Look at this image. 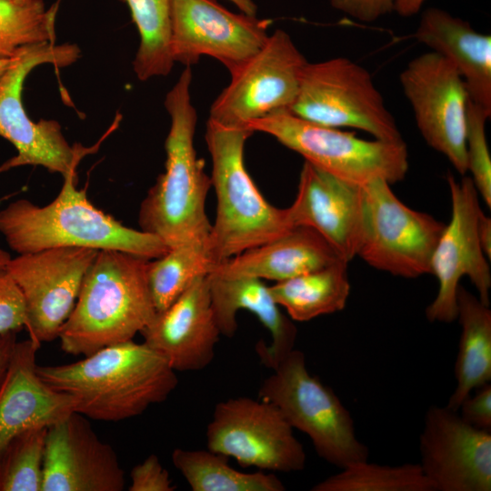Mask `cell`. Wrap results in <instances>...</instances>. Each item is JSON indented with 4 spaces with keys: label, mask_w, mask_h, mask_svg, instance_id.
<instances>
[{
    "label": "cell",
    "mask_w": 491,
    "mask_h": 491,
    "mask_svg": "<svg viewBox=\"0 0 491 491\" xmlns=\"http://www.w3.org/2000/svg\"><path fill=\"white\" fill-rule=\"evenodd\" d=\"M39 376L71 396L75 412L88 419L119 422L165 401L178 384L167 360L133 340L101 348L74 363L37 366Z\"/></svg>",
    "instance_id": "cell-1"
},
{
    "label": "cell",
    "mask_w": 491,
    "mask_h": 491,
    "mask_svg": "<svg viewBox=\"0 0 491 491\" xmlns=\"http://www.w3.org/2000/svg\"><path fill=\"white\" fill-rule=\"evenodd\" d=\"M191 66H185L165 95L170 128L165 142V172L148 190L138 215L141 230L157 236L169 248L182 245L208 248L212 227L205 206L212 182L195 148L197 114L191 100Z\"/></svg>",
    "instance_id": "cell-2"
},
{
    "label": "cell",
    "mask_w": 491,
    "mask_h": 491,
    "mask_svg": "<svg viewBox=\"0 0 491 491\" xmlns=\"http://www.w3.org/2000/svg\"><path fill=\"white\" fill-rule=\"evenodd\" d=\"M63 177L60 192L46 205L17 199L0 210V233L18 255L79 246L155 259L170 249L157 236L127 227L94 206L85 190L77 188L76 171Z\"/></svg>",
    "instance_id": "cell-3"
},
{
    "label": "cell",
    "mask_w": 491,
    "mask_h": 491,
    "mask_svg": "<svg viewBox=\"0 0 491 491\" xmlns=\"http://www.w3.org/2000/svg\"><path fill=\"white\" fill-rule=\"evenodd\" d=\"M147 258L119 250H98L74 308L62 326L61 349L89 356L133 340L156 310L148 286Z\"/></svg>",
    "instance_id": "cell-4"
},
{
    "label": "cell",
    "mask_w": 491,
    "mask_h": 491,
    "mask_svg": "<svg viewBox=\"0 0 491 491\" xmlns=\"http://www.w3.org/2000/svg\"><path fill=\"white\" fill-rule=\"evenodd\" d=\"M253 134L246 126L222 125L210 119L206 123L211 182L216 195L208 252L215 266L293 228L286 209L269 204L246 168L245 145Z\"/></svg>",
    "instance_id": "cell-5"
},
{
    "label": "cell",
    "mask_w": 491,
    "mask_h": 491,
    "mask_svg": "<svg viewBox=\"0 0 491 491\" xmlns=\"http://www.w3.org/2000/svg\"><path fill=\"white\" fill-rule=\"evenodd\" d=\"M258 398L275 405L295 429L306 434L318 456L342 469L368 459L354 420L335 392L312 376L305 354L293 349L273 369Z\"/></svg>",
    "instance_id": "cell-6"
},
{
    "label": "cell",
    "mask_w": 491,
    "mask_h": 491,
    "mask_svg": "<svg viewBox=\"0 0 491 491\" xmlns=\"http://www.w3.org/2000/svg\"><path fill=\"white\" fill-rule=\"evenodd\" d=\"M246 128L262 132L301 155L305 161L347 182L364 185L384 179L402 181L409 167L404 140H366L354 132L317 125L289 111H279L249 122Z\"/></svg>",
    "instance_id": "cell-7"
},
{
    "label": "cell",
    "mask_w": 491,
    "mask_h": 491,
    "mask_svg": "<svg viewBox=\"0 0 491 491\" xmlns=\"http://www.w3.org/2000/svg\"><path fill=\"white\" fill-rule=\"evenodd\" d=\"M80 56L75 44L43 43L21 48L11 58L0 81V136L9 141L17 155L0 165V173L22 165H39L63 176L76 171L80 160L91 148L70 145L55 120L34 122L22 103L24 82L38 65L68 66Z\"/></svg>",
    "instance_id": "cell-8"
},
{
    "label": "cell",
    "mask_w": 491,
    "mask_h": 491,
    "mask_svg": "<svg viewBox=\"0 0 491 491\" xmlns=\"http://www.w3.org/2000/svg\"><path fill=\"white\" fill-rule=\"evenodd\" d=\"M289 112L325 126L356 128L379 140H403L371 74L346 57L307 62Z\"/></svg>",
    "instance_id": "cell-9"
},
{
    "label": "cell",
    "mask_w": 491,
    "mask_h": 491,
    "mask_svg": "<svg viewBox=\"0 0 491 491\" xmlns=\"http://www.w3.org/2000/svg\"><path fill=\"white\" fill-rule=\"evenodd\" d=\"M361 233L356 256L370 266L405 278L431 274L446 224L400 201L384 179L361 185Z\"/></svg>",
    "instance_id": "cell-10"
},
{
    "label": "cell",
    "mask_w": 491,
    "mask_h": 491,
    "mask_svg": "<svg viewBox=\"0 0 491 491\" xmlns=\"http://www.w3.org/2000/svg\"><path fill=\"white\" fill-rule=\"evenodd\" d=\"M207 449L243 467L291 473L306 466L305 449L280 410L261 398L217 403L206 428Z\"/></svg>",
    "instance_id": "cell-11"
},
{
    "label": "cell",
    "mask_w": 491,
    "mask_h": 491,
    "mask_svg": "<svg viewBox=\"0 0 491 491\" xmlns=\"http://www.w3.org/2000/svg\"><path fill=\"white\" fill-rule=\"evenodd\" d=\"M399 81L422 137L460 175H466L470 97L455 65L430 51L410 60L401 71Z\"/></svg>",
    "instance_id": "cell-12"
},
{
    "label": "cell",
    "mask_w": 491,
    "mask_h": 491,
    "mask_svg": "<svg viewBox=\"0 0 491 491\" xmlns=\"http://www.w3.org/2000/svg\"><path fill=\"white\" fill-rule=\"evenodd\" d=\"M307 62L291 36L276 30L252 58L230 75L229 84L210 107L208 119L246 126L271 114L289 111Z\"/></svg>",
    "instance_id": "cell-13"
},
{
    "label": "cell",
    "mask_w": 491,
    "mask_h": 491,
    "mask_svg": "<svg viewBox=\"0 0 491 491\" xmlns=\"http://www.w3.org/2000/svg\"><path fill=\"white\" fill-rule=\"evenodd\" d=\"M451 219L436 244L431 260V275L439 284L436 296L426 309L430 322L456 320L457 290L467 276L478 293L479 300L490 304L491 273L488 259L477 236V219L482 210L478 192L470 176L457 181L448 173Z\"/></svg>",
    "instance_id": "cell-14"
},
{
    "label": "cell",
    "mask_w": 491,
    "mask_h": 491,
    "mask_svg": "<svg viewBox=\"0 0 491 491\" xmlns=\"http://www.w3.org/2000/svg\"><path fill=\"white\" fill-rule=\"evenodd\" d=\"M97 252L63 246L10 259L5 268L22 294L30 338L39 344L58 338Z\"/></svg>",
    "instance_id": "cell-15"
},
{
    "label": "cell",
    "mask_w": 491,
    "mask_h": 491,
    "mask_svg": "<svg viewBox=\"0 0 491 491\" xmlns=\"http://www.w3.org/2000/svg\"><path fill=\"white\" fill-rule=\"evenodd\" d=\"M271 24L233 13L215 0H171V55L185 66L211 56L232 75L264 46Z\"/></svg>",
    "instance_id": "cell-16"
},
{
    "label": "cell",
    "mask_w": 491,
    "mask_h": 491,
    "mask_svg": "<svg viewBox=\"0 0 491 491\" xmlns=\"http://www.w3.org/2000/svg\"><path fill=\"white\" fill-rule=\"evenodd\" d=\"M420 466L434 491L491 490V431L448 406H430L419 436Z\"/></svg>",
    "instance_id": "cell-17"
},
{
    "label": "cell",
    "mask_w": 491,
    "mask_h": 491,
    "mask_svg": "<svg viewBox=\"0 0 491 491\" xmlns=\"http://www.w3.org/2000/svg\"><path fill=\"white\" fill-rule=\"evenodd\" d=\"M87 419L73 412L47 428L42 491L124 490L116 453Z\"/></svg>",
    "instance_id": "cell-18"
},
{
    "label": "cell",
    "mask_w": 491,
    "mask_h": 491,
    "mask_svg": "<svg viewBox=\"0 0 491 491\" xmlns=\"http://www.w3.org/2000/svg\"><path fill=\"white\" fill-rule=\"evenodd\" d=\"M175 372L199 371L215 357L221 332L211 304L207 275L200 276L140 332Z\"/></svg>",
    "instance_id": "cell-19"
},
{
    "label": "cell",
    "mask_w": 491,
    "mask_h": 491,
    "mask_svg": "<svg viewBox=\"0 0 491 491\" xmlns=\"http://www.w3.org/2000/svg\"><path fill=\"white\" fill-rule=\"evenodd\" d=\"M286 209L292 227L314 229L347 263L356 256L361 233V185L340 179L305 161L296 199Z\"/></svg>",
    "instance_id": "cell-20"
},
{
    "label": "cell",
    "mask_w": 491,
    "mask_h": 491,
    "mask_svg": "<svg viewBox=\"0 0 491 491\" xmlns=\"http://www.w3.org/2000/svg\"><path fill=\"white\" fill-rule=\"evenodd\" d=\"M41 344L16 341L0 382V453L18 434L49 427L75 412L74 398L47 385L37 373Z\"/></svg>",
    "instance_id": "cell-21"
},
{
    "label": "cell",
    "mask_w": 491,
    "mask_h": 491,
    "mask_svg": "<svg viewBox=\"0 0 491 491\" xmlns=\"http://www.w3.org/2000/svg\"><path fill=\"white\" fill-rule=\"evenodd\" d=\"M211 304L221 335L232 337L237 330L236 313L254 314L271 335V343L259 341L256 351L263 365L274 369L293 349L297 329L271 295L269 286L256 277L222 278L208 274Z\"/></svg>",
    "instance_id": "cell-22"
},
{
    "label": "cell",
    "mask_w": 491,
    "mask_h": 491,
    "mask_svg": "<svg viewBox=\"0 0 491 491\" xmlns=\"http://www.w3.org/2000/svg\"><path fill=\"white\" fill-rule=\"evenodd\" d=\"M340 260L338 253L319 233L296 226L218 264L210 274L222 278L256 277L277 283Z\"/></svg>",
    "instance_id": "cell-23"
},
{
    "label": "cell",
    "mask_w": 491,
    "mask_h": 491,
    "mask_svg": "<svg viewBox=\"0 0 491 491\" xmlns=\"http://www.w3.org/2000/svg\"><path fill=\"white\" fill-rule=\"evenodd\" d=\"M416 39L450 61L470 100L491 112V35L448 12L430 7L422 15Z\"/></svg>",
    "instance_id": "cell-24"
},
{
    "label": "cell",
    "mask_w": 491,
    "mask_h": 491,
    "mask_svg": "<svg viewBox=\"0 0 491 491\" xmlns=\"http://www.w3.org/2000/svg\"><path fill=\"white\" fill-rule=\"evenodd\" d=\"M456 319L461 336L455 364L456 385L446 406L458 409L476 388L491 380V310L461 285L457 290Z\"/></svg>",
    "instance_id": "cell-25"
},
{
    "label": "cell",
    "mask_w": 491,
    "mask_h": 491,
    "mask_svg": "<svg viewBox=\"0 0 491 491\" xmlns=\"http://www.w3.org/2000/svg\"><path fill=\"white\" fill-rule=\"evenodd\" d=\"M272 296L293 321L306 322L343 310L350 294L347 262L277 282L269 286Z\"/></svg>",
    "instance_id": "cell-26"
},
{
    "label": "cell",
    "mask_w": 491,
    "mask_h": 491,
    "mask_svg": "<svg viewBox=\"0 0 491 491\" xmlns=\"http://www.w3.org/2000/svg\"><path fill=\"white\" fill-rule=\"evenodd\" d=\"M172 463L193 491H284L272 473H245L233 468L228 457L207 450L175 448Z\"/></svg>",
    "instance_id": "cell-27"
},
{
    "label": "cell",
    "mask_w": 491,
    "mask_h": 491,
    "mask_svg": "<svg viewBox=\"0 0 491 491\" xmlns=\"http://www.w3.org/2000/svg\"><path fill=\"white\" fill-rule=\"evenodd\" d=\"M140 43L133 61L136 77L146 81L167 75L174 66L170 50L171 0H124Z\"/></svg>",
    "instance_id": "cell-28"
},
{
    "label": "cell",
    "mask_w": 491,
    "mask_h": 491,
    "mask_svg": "<svg viewBox=\"0 0 491 491\" xmlns=\"http://www.w3.org/2000/svg\"><path fill=\"white\" fill-rule=\"evenodd\" d=\"M215 266L207 246L201 245L178 246L148 260L146 276L156 312L166 309L195 279L210 274Z\"/></svg>",
    "instance_id": "cell-29"
},
{
    "label": "cell",
    "mask_w": 491,
    "mask_h": 491,
    "mask_svg": "<svg viewBox=\"0 0 491 491\" xmlns=\"http://www.w3.org/2000/svg\"><path fill=\"white\" fill-rule=\"evenodd\" d=\"M312 491H434L417 464L399 466L368 463L342 468L315 485Z\"/></svg>",
    "instance_id": "cell-30"
},
{
    "label": "cell",
    "mask_w": 491,
    "mask_h": 491,
    "mask_svg": "<svg viewBox=\"0 0 491 491\" xmlns=\"http://www.w3.org/2000/svg\"><path fill=\"white\" fill-rule=\"evenodd\" d=\"M57 5L43 0H0V59H10L23 47L55 43Z\"/></svg>",
    "instance_id": "cell-31"
},
{
    "label": "cell",
    "mask_w": 491,
    "mask_h": 491,
    "mask_svg": "<svg viewBox=\"0 0 491 491\" xmlns=\"http://www.w3.org/2000/svg\"><path fill=\"white\" fill-rule=\"evenodd\" d=\"M48 427L15 436L0 453V491H42Z\"/></svg>",
    "instance_id": "cell-32"
},
{
    "label": "cell",
    "mask_w": 491,
    "mask_h": 491,
    "mask_svg": "<svg viewBox=\"0 0 491 491\" xmlns=\"http://www.w3.org/2000/svg\"><path fill=\"white\" fill-rule=\"evenodd\" d=\"M491 112L469 100L467 107L466 150L467 172L482 199L491 206V157L486 124Z\"/></svg>",
    "instance_id": "cell-33"
},
{
    "label": "cell",
    "mask_w": 491,
    "mask_h": 491,
    "mask_svg": "<svg viewBox=\"0 0 491 491\" xmlns=\"http://www.w3.org/2000/svg\"><path fill=\"white\" fill-rule=\"evenodd\" d=\"M25 322L22 294L5 266H0V334L17 332Z\"/></svg>",
    "instance_id": "cell-34"
},
{
    "label": "cell",
    "mask_w": 491,
    "mask_h": 491,
    "mask_svg": "<svg viewBox=\"0 0 491 491\" xmlns=\"http://www.w3.org/2000/svg\"><path fill=\"white\" fill-rule=\"evenodd\" d=\"M129 491H173L169 473L165 469L155 455L148 456L142 463L135 466L130 472Z\"/></svg>",
    "instance_id": "cell-35"
},
{
    "label": "cell",
    "mask_w": 491,
    "mask_h": 491,
    "mask_svg": "<svg viewBox=\"0 0 491 491\" xmlns=\"http://www.w3.org/2000/svg\"><path fill=\"white\" fill-rule=\"evenodd\" d=\"M475 390L460 404L458 414L467 424L491 431V385L486 383Z\"/></svg>",
    "instance_id": "cell-36"
},
{
    "label": "cell",
    "mask_w": 491,
    "mask_h": 491,
    "mask_svg": "<svg viewBox=\"0 0 491 491\" xmlns=\"http://www.w3.org/2000/svg\"><path fill=\"white\" fill-rule=\"evenodd\" d=\"M16 333L17 332L11 331L0 334V382L5 373L15 345L17 341Z\"/></svg>",
    "instance_id": "cell-37"
},
{
    "label": "cell",
    "mask_w": 491,
    "mask_h": 491,
    "mask_svg": "<svg viewBox=\"0 0 491 491\" xmlns=\"http://www.w3.org/2000/svg\"><path fill=\"white\" fill-rule=\"evenodd\" d=\"M477 236L481 248L490 261L491 258V218L482 210L477 219Z\"/></svg>",
    "instance_id": "cell-38"
},
{
    "label": "cell",
    "mask_w": 491,
    "mask_h": 491,
    "mask_svg": "<svg viewBox=\"0 0 491 491\" xmlns=\"http://www.w3.org/2000/svg\"><path fill=\"white\" fill-rule=\"evenodd\" d=\"M426 0H396L395 9L399 15L410 17L417 14Z\"/></svg>",
    "instance_id": "cell-39"
},
{
    "label": "cell",
    "mask_w": 491,
    "mask_h": 491,
    "mask_svg": "<svg viewBox=\"0 0 491 491\" xmlns=\"http://www.w3.org/2000/svg\"><path fill=\"white\" fill-rule=\"evenodd\" d=\"M232 2L243 14L256 15V5L253 0H228Z\"/></svg>",
    "instance_id": "cell-40"
},
{
    "label": "cell",
    "mask_w": 491,
    "mask_h": 491,
    "mask_svg": "<svg viewBox=\"0 0 491 491\" xmlns=\"http://www.w3.org/2000/svg\"><path fill=\"white\" fill-rule=\"evenodd\" d=\"M11 258L10 254L0 247V266H5Z\"/></svg>",
    "instance_id": "cell-41"
},
{
    "label": "cell",
    "mask_w": 491,
    "mask_h": 491,
    "mask_svg": "<svg viewBox=\"0 0 491 491\" xmlns=\"http://www.w3.org/2000/svg\"><path fill=\"white\" fill-rule=\"evenodd\" d=\"M11 58L10 59H0V81L5 73L7 67L9 66Z\"/></svg>",
    "instance_id": "cell-42"
}]
</instances>
